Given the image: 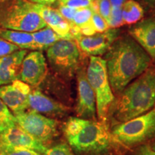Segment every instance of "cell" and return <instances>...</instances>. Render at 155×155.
Masks as SVG:
<instances>
[{
  "mask_svg": "<svg viewBox=\"0 0 155 155\" xmlns=\"http://www.w3.org/2000/svg\"><path fill=\"white\" fill-rule=\"evenodd\" d=\"M110 85L117 96L150 66L152 58L131 36L119 37L104 58Z\"/></svg>",
  "mask_w": 155,
  "mask_h": 155,
  "instance_id": "cell-1",
  "label": "cell"
},
{
  "mask_svg": "<svg viewBox=\"0 0 155 155\" xmlns=\"http://www.w3.org/2000/svg\"><path fill=\"white\" fill-rule=\"evenodd\" d=\"M155 106V68H149L112 102L108 114L114 124L142 115Z\"/></svg>",
  "mask_w": 155,
  "mask_h": 155,
  "instance_id": "cell-2",
  "label": "cell"
},
{
  "mask_svg": "<svg viewBox=\"0 0 155 155\" xmlns=\"http://www.w3.org/2000/svg\"><path fill=\"white\" fill-rule=\"evenodd\" d=\"M63 132L73 152L78 155H108L116 147L107 123L71 116Z\"/></svg>",
  "mask_w": 155,
  "mask_h": 155,
  "instance_id": "cell-3",
  "label": "cell"
},
{
  "mask_svg": "<svg viewBox=\"0 0 155 155\" xmlns=\"http://www.w3.org/2000/svg\"><path fill=\"white\" fill-rule=\"evenodd\" d=\"M110 131L116 142L127 148L137 147L153 140L155 139V107L129 121L114 124Z\"/></svg>",
  "mask_w": 155,
  "mask_h": 155,
  "instance_id": "cell-4",
  "label": "cell"
},
{
  "mask_svg": "<svg viewBox=\"0 0 155 155\" xmlns=\"http://www.w3.org/2000/svg\"><path fill=\"white\" fill-rule=\"evenodd\" d=\"M86 75L96 97L98 119L107 123L108 111L115 96L110 85L105 60L98 56H91Z\"/></svg>",
  "mask_w": 155,
  "mask_h": 155,
  "instance_id": "cell-5",
  "label": "cell"
},
{
  "mask_svg": "<svg viewBox=\"0 0 155 155\" xmlns=\"http://www.w3.org/2000/svg\"><path fill=\"white\" fill-rule=\"evenodd\" d=\"M0 25L5 29L36 32L47 27L34 8V3L28 0H14L0 12Z\"/></svg>",
  "mask_w": 155,
  "mask_h": 155,
  "instance_id": "cell-6",
  "label": "cell"
},
{
  "mask_svg": "<svg viewBox=\"0 0 155 155\" xmlns=\"http://www.w3.org/2000/svg\"><path fill=\"white\" fill-rule=\"evenodd\" d=\"M51 66L63 76L72 78L81 67V50L73 39H61L47 50Z\"/></svg>",
  "mask_w": 155,
  "mask_h": 155,
  "instance_id": "cell-7",
  "label": "cell"
},
{
  "mask_svg": "<svg viewBox=\"0 0 155 155\" xmlns=\"http://www.w3.org/2000/svg\"><path fill=\"white\" fill-rule=\"evenodd\" d=\"M16 123L42 144L49 142L58 134V122L38 112L25 111L14 114Z\"/></svg>",
  "mask_w": 155,
  "mask_h": 155,
  "instance_id": "cell-8",
  "label": "cell"
},
{
  "mask_svg": "<svg viewBox=\"0 0 155 155\" xmlns=\"http://www.w3.org/2000/svg\"><path fill=\"white\" fill-rule=\"evenodd\" d=\"M78 100L75 111L77 117L96 120V102L94 91L89 83L86 70L80 67L76 73Z\"/></svg>",
  "mask_w": 155,
  "mask_h": 155,
  "instance_id": "cell-9",
  "label": "cell"
},
{
  "mask_svg": "<svg viewBox=\"0 0 155 155\" xmlns=\"http://www.w3.org/2000/svg\"><path fill=\"white\" fill-rule=\"evenodd\" d=\"M31 91L30 85L17 79L9 84L0 86V99L15 114L28 109Z\"/></svg>",
  "mask_w": 155,
  "mask_h": 155,
  "instance_id": "cell-10",
  "label": "cell"
},
{
  "mask_svg": "<svg viewBox=\"0 0 155 155\" xmlns=\"http://www.w3.org/2000/svg\"><path fill=\"white\" fill-rule=\"evenodd\" d=\"M48 73L45 58L40 51H32L25 55L21 65L19 80L37 87L43 82Z\"/></svg>",
  "mask_w": 155,
  "mask_h": 155,
  "instance_id": "cell-11",
  "label": "cell"
},
{
  "mask_svg": "<svg viewBox=\"0 0 155 155\" xmlns=\"http://www.w3.org/2000/svg\"><path fill=\"white\" fill-rule=\"evenodd\" d=\"M119 37V29H111L102 33H96L91 36L82 35L75 38L81 52L85 55L99 56L105 55L113 42Z\"/></svg>",
  "mask_w": 155,
  "mask_h": 155,
  "instance_id": "cell-12",
  "label": "cell"
},
{
  "mask_svg": "<svg viewBox=\"0 0 155 155\" xmlns=\"http://www.w3.org/2000/svg\"><path fill=\"white\" fill-rule=\"evenodd\" d=\"M0 145L14 148L28 149L43 154L48 149L44 144L29 134L17 123L0 133Z\"/></svg>",
  "mask_w": 155,
  "mask_h": 155,
  "instance_id": "cell-13",
  "label": "cell"
},
{
  "mask_svg": "<svg viewBox=\"0 0 155 155\" xmlns=\"http://www.w3.org/2000/svg\"><path fill=\"white\" fill-rule=\"evenodd\" d=\"M34 8L49 27L63 39H73L71 24L64 17L59 10L50 6L34 3Z\"/></svg>",
  "mask_w": 155,
  "mask_h": 155,
  "instance_id": "cell-14",
  "label": "cell"
},
{
  "mask_svg": "<svg viewBox=\"0 0 155 155\" xmlns=\"http://www.w3.org/2000/svg\"><path fill=\"white\" fill-rule=\"evenodd\" d=\"M129 35L152 59H155V19L147 18L131 27Z\"/></svg>",
  "mask_w": 155,
  "mask_h": 155,
  "instance_id": "cell-15",
  "label": "cell"
},
{
  "mask_svg": "<svg viewBox=\"0 0 155 155\" xmlns=\"http://www.w3.org/2000/svg\"><path fill=\"white\" fill-rule=\"evenodd\" d=\"M28 110L47 115L63 116L68 111L69 108L35 89L31 91L29 96Z\"/></svg>",
  "mask_w": 155,
  "mask_h": 155,
  "instance_id": "cell-16",
  "label": "cell"
},
{
  "mask_svg": "<svg viewBox=\"0 0 155 155\" xmlns=\"http://www.w3.org/2000/svg\"><path fill=\"white\" fill-rule=\"evenodd\" d=\"M27 53V50H17L0 58V86L9 84L19 79L21 65Z\"/></svg>",
  "mask_w": 155,
  "mask_h": 155,
  "instance_id": "cell-17",
  "label": "cell"
},
{
  "mask_svg": "<svg viewBox=\"0 0 155 155\" xmlns=\"http://www.w3.org/2000/svg\"><path fill=\"white\" fill-rule=\"evenodd\" d=\"M0 38L17 45L22 50H35V43L30 32L0 28Z\"/></svg>",
  "mask_w": 155,
  "mask_h": 155,
  "instance_id": "cell-18",
  "label": "cell"
},
{
  "mask_svg": "<svg viewBox=\"0 0 155 155\" xmlns=\"http://www.w3.org/2000/svg\"><path fill=\"white\" fill-rule=\"evenodd\" d=\"M32 35L35 43V51L48 50L54 43L63 39L48 26L32 32Z\"/></svg>",
  "mask_w": 155,
  "mask_h": 155,
  "instance_id": "cell-19",
  "label": "cell"
},
{
  "mask_svg": "<svg viewBox=\"0 0 155 155\" xmlns=\"http://www.w3.org/2000/svg\"><path fill=\"white\" fill-rule=\"evenodd\" d=\"M122 17L125 25L136 24L144 17V9L135 0H127L121 7Z\"/></svg>",
  "mask_w": 155,
  "mask_h": 155,
  "instance_id": "cell-20",
  "label": "cell"
},
{
  "mask_svg": "<svg viewBox=\"0 0 155 155\" xmlns=\"http://www.w3.org/2000/svg\"><path fill=\"white\" fill-rule=\"evenodd\" d=\"M16 124L15 116L4 102L0 99V133Z\"/></svg>",
  "mask_w": 155,
  "mask_h": 155,
  "instance_id": "cell-21",
  "label": "cell"
},
{
  "mask_svg": "<svg viewBox=\"0 0 155 155\" xmlns=\"http://www.w3.org/2000/svg\"><path fill=\"white\" fill-rule=\"evenodd\" d=\"M107 23L111 29H118L124 25L123 17H122L121 8L111 7V15L108 18Z\"/></svg>",
  "mask_w": 155,
  "mask_h": 155,
  "instance_id": "cell-22",
  "label": "cell"
},
{
  "mask_svg": "<svg viewBox=\"0 0 155 155\" xmlns=\"http://www.w3.org/2000/svg\"><path fill=\"white\" fill-rule=\"evenodd\" d=\"M96 0H65L60 2V5L73 9H81L91 7L94 9Z\"/></svg>",
  "mask_w": 155,
  "mask_h": 155,
  "instance_id": "cell-23",
  "label": "cell"
},
{
  "mask_svg": "<svg viewBox=\"0 0 155 155\" xmlns=\"http://www.w3.org/2000/svg\"><path fill=\"white\" fill-rule=\"evenodd\" d=\"M0 155H40V154L28 149L14 148L0 145Z\"/></svg>",
  "mask_w": 155,
  "mask_h": 155,
  "instance_id": "cell-24",
  "label": "cell"
},
{
  "mask_svg": "<svg viewBox=\"0 0 155 155\" xmlns=\"http://www.w3.org/2000/svg\"><path fill=\"white\" fill-rule=\"evenodd\" d=\"M45 155H74L73 150L68 144L65 143L55 145L48 148L45 152Z\"/></svg>",
  "mask_w": 155,
  "mask_h": 155,
  "instance_id": "cell-25",
  "label": "cell"
},
{
  "mask_svg": "<svg viewBox=\"0 0 155 155\" xmlns=\"http://www.w3.org/2000/svg\"><path fill=\"white\" fill-rule=\"evenodd\" d=\"M107 22L111 12V5L110 0H96L95 10Z\"/></svg>",
  "mask_w": 155,
  "mask_h": 155,
  "instance_id": "cell-26",
  "label": "cell"
},
{
  "mask_svg": "<svg viewBox=\"0 0 155 155\" xmlns=\"http://www.w3.org/2000/svg\"><path fill=\"white\" fill-rule=\"evenodd\" d=\"M92 22L96 33H102L110 29L107 22L96 11L93 12Z\"/></svg>",
  "mask_w": 155,
  "mask_h": 155,
  "instance_id": "cell-27",
  "label": "cell"
},
{
  "mask_svg": "<svg viewBox=\"0 0 155 155\" xmlns=\"http://www.w3.org/2000/svg\"><path fill=\"white\" fill-rule=\"evenodd\" d=\"M19 49L17 45L0 38V58L10 55Z\"/></svg>",
  "mask_w": 155,
  "mask_h": 155,
  "instance_id": "cell-28",
  "label": "cell"
},
{
  "mask_svg": "<svg viewBox=\"0 0 155 155\" xmlns=\"http://www.w3.org/2000/svg\"><path fill=\"white\" fill-rule=\"evenodd\" d=\"M58 10L61 13V15L71 24L73 17H74L75 12H76L77 9L70 8V7L60 5Z\"/></svg>",
  "mask_w": 155,
  "mask_h": 155,
  "instance_id": "cell-29",
  "label": "cell"
},
{
  "mask_svg": "<svg viewBox=\"0 0 155 155\" xmlns=\"http://www.w3.org/2000/svg\"><path fill=\"white\" fill-rule=\"evenodd\" d=\"M132 155H155V151L151 148L150 145L142 144L137 147Z\"/></svg>",
  "mask_w": 155,
  "mask_h": 155,
  "instance_id": "cell-30",
  "label": "cell"
},
{
  "mask_svg": "<svg viewBox=\"0 0 155 155\" xmlns=\"http://www.w3.org/2000/svg\"><path fill=\"white\" fill-rule=\"evenodd\" d=\"M28 1H30L31 2L35 3V4H39V5L50 6L55 3L56 0H28Z\"/></svg>",
  "mask_w": 155,
  "mask_h": 155,
  "instance_id": "cell-31",
  "label": "cell"
},
{
  "mask_svg": "<svg viewBox=\"0 0 155 155\" xmlns=\"http://www.w3.org/2000/svg\"><path fill=\"white\" fill-rule=\"evenodd\" d=\"M126 2L127 0H110L111 7H114V8H121Z\"/></svg>",
  "mask_w": 155,
  "mask_h": 155,
  "instance_id": "cell-32",
  "label": "cell"
},
{
  "mask_svg": "<svg viewBox=\"0 0 155 155\" xmlns=\"http://www.w3.org/2000/svg\"><path fill=\"white\" fill-rule=\"evenodd\" d=\"M143 2L150 7H155V0H143Z\"/></svg>",
  "mask_w": 155,
  "mask_h": 155,
  "instance_id": "cell-33",
  "label": "cell"
},
{
  "mask_svg": "<svg viewBox=\"0 0 155 155\" xmlns=\"http://www.w3.org/2000/svg\"><path fill=\"white\" fill-rule=\"evenodd\" d=\"M150 147H151V148L153 150L155 151V139H153V140L152 141V142L150 143Z\"/></svg>",
  "mask_w": 155,
  "mask_h": 155,
  "instance_id": "cell-34",
  "label": "cell"
},
{
  "mask_svg": "<svg viewBox=\"0 0 155 155\" xmlns=\"http://www.w3.org/2000/svg\"><path fill=\"white\" fill-rule=\"evenodd\" d=\"M154 19H155V9H154Z\"/></svg>",
  "mask_w": 155,
  "mask_h": 155,
  "instance_id": "cell-35",
  "label": "cell"
},
{
  "mask_svg": "<svg viewBox=\"0 0 155 155\" xmlns=\"http://www.w3.org/2000/svg\"><path fill=\"white\" fill-rule=\"evenodd\" d=\"M62 1H65V0H60V2H62Z\"/></svg>",
  "mask_w": 155,
  "mask_h": 155,
  "instance_id": "cell-36",
  "label": "cell"
}]
</instances>
